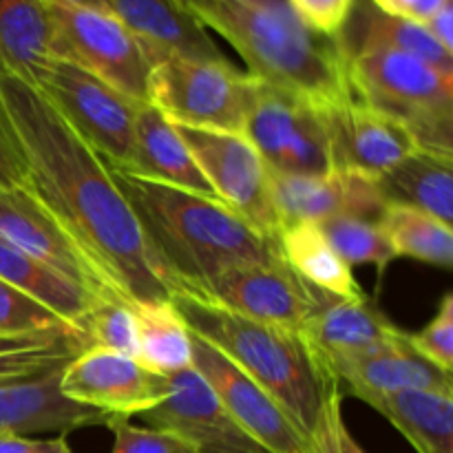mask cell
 <instances>
[{"instance_id": "6da1fadb", "label": "cell", "mask_w": 453, "mask_h": 453, "mask_svg": "<svg viewBox=\"0 0 453 453\" xmlns=\"http://www.w3.org/2000/svg\"><path fill=\"white\" fill-rule=\"evenodd\" d=\"M0 111L25 159L27 186L115 290L133 305L168 303L171 283L104 159L25 80L0 75Z\"/></svg>"}, {"instance_id": "7a4b0ae2", "label": "cell", "mask_w": 453, "mask_h": 453, "mask_svg": "<svg viewBox=\"0 0 453 453\" xmlns=\"http://www.w3.org/2000/svg\"><path fill=\"white\" fill-rule=\"evenodd\" d=\"M203 29L228 40L250 78L317 109L354 100L349 56L341 35L305 25L288 0H175Z\"/></svg>"}, {"instance_id": "3957f363", "label": "cell", "mask_w": 453, "mask_h": 453, "mask_svg": "<svg viewBox=\"0 0 453 453\" xmlns=\"http://www.w3.org/2000/svg\"><path fill=\"white\" fill-rule=\"evenodd\" d=\"M109 171L173 295L197 292L234 265L281 259L277 239L261 234L219 199L157 184L122 168Z\"/></svg>"}, {"instance_id": "277c9868", "label": "cell", "mask_w": 453, "mask_h": 453, "mask_svg": "<svg viewBox=\"0 0 453 453\" xmlns=\"http://www.w3.org/2000/svg\"><path fill=\"white\" fill-rule=\"evenodd\" d=\"M171 303L195 336L219 349L261 385L310 441L336 380L323 370L299 332L250 321L184 292L173 295Z\"/></svg>"}, {"instance_id": "5b68a950", "label": "cell", "mask_w": 453, "mask_h": 453, "mask_svg": "<svg viewBox=\"0 0 453 453\" xmlns=\"http://www.w3.org/2000/svg\"><path fill=\"white\" fill-rule=\"evenodd\" d=\"M358 100L396 118L425 153L453 157V69L389 49L349 53Z\"/></svg>"}, {"instance_id": "8992f818", "label": "cell", "mask_w": 453, "mask_h": 453, "mask_svg": "<svg viewBox=\"0 0 453 453\" xmlns=\"http://www.w3.org/2000/svg\"><path fill=\"white\" fill-rule=\"evenodd\" d=\"M252 84L255 80L234 69L226 58L153 56L149 102L177 127L243 135Z\"/></svg>"}, {"instance_id": "52a82bcc", "label": "cell", "mask_w": 453, "mask_h": 453, "mask_svg": "<svg viewBox=\"0 0 453 453\" xmlns=\"http://www.w3.org/2000/svg\"><path fill=\"white\" fill-rule=\"evenodd\" d=\"M53 58L80 66L135 102H149L150 49L111 12L47 4Z\"/></svg>"}, {"instance_id": "ba28073f", "label": "cell", "mask_w": 453, "mask_h": 453, "mask_svg": "<svg viewBox=\"0 0 453 453\" xmlns=\"http://www.w3.org/2000/svg\"><path fill=\"white\" fill-rule=\"evenodd\" d=\"M34 87L109 166L131 168L135 113L142 102L58 58L44 65Z\"/></svg>"}, {"instance_id": "9c48e42d", "label": "cell", "mask_w": 453, "mask_h": 453, "mask_svg": "<svg viewBox=\"0 0 453 453\" xmlns=\"http://www.w3.org/2000/svg\"><path fill=\"white\" fill-rule=\"evenodd\" d=\"M243 135L259 150L270 171L290 175L332 171L326 111L259 80L252 84Z\"/></svg>"}, {"instance_id": "30bf717a", "label": "cell", "mask_w": 453, "mask_h": 453, "mask_svg": "<svg viewBox=\"0 0 453 453\" xmlns=\"http://www.w3.org/2000/svg\"><path fill=\"white\" fill-rule=\"evenodd\" d=\"M177 127V124H175ZM181 140L202 168L224 206L270 239L281 233L273 199V177L259 150L242 133L177 127Z\"/></svg>"}, {"instance_id": "8fae6325", "label": "cell", "mask_w": 453, "mask_h": 453, "mask_svg": "<svg viewBox=\"0 0 453 453\" xmlns=\"http://www.w3.org/2000/svg\"><path fill=\"white\" fill-rule=\"evenodd\" d=\"M184 295L206 299L250 321L295 332H301L327 296H334L303 281L283 259L234 265L212 277L197 292Z\"/></svg>"}, {"instance_id": "7c38bea8", "label": "cell", "mask_w": 453, "mask_h": 453, "mask_svg": "<svg viewBox=\"0 0 453 453\" xmlns=\"http://www.w3.org/2000/svg\"><path fill=\"white\" fill-rule=\"evenodd\" d=\"M0 239L100 299H124L29 186L0 190Z\"/></svg>"}, {"instance_id": "4fadbf2b", "label": "cell", "mask_w": 453, "mask_h": 453, "mask_svg": "<svg viewBox=\"0 0 453 453\" xmlns=\"http://www.w3.org/2000/svg\"><path fill=\"white\" fill-rule=\"evenodd\" d=\"M193 370L228 414L273 453H312L310 441L281 405L228 357L193 334Z\"/></svg>"}, {"instance_id": "5bb4252c", "label": "cell", "mask_w": 453, "mask_h": 453, "mask_svg": "<svg viewBox=\"0 0 453 453\" xmlns=\"http://www.w3.org/2000/svg\"><path fill=\"white\" fill-rule=\"evenodd\" d=\"M164 401L140 414L150 427L177 434L197 453H273L228 414L193 367L164 376Z\"/></svg>"}, {"instance_id": "9a60e30c", "label": "cell", "mask_w": 453, "mask_h": 453, "mask_svg": "<svg viewBox=\"0 0 453 453\" xmlns=\"http://www.w3.org/2000/svg\"><path fill=\"white\" fill-rule=\"evenodd\" d=\"M60 389L71 401L118 418L144 414L166 396L164 376L149 372L135 358L104 348L80 352L62 370Z\"/></svg>"}, {"instance_id": "2e32d148", "label": "cell", "mask_w": 453, "mask_h": 453, "mask_svg": "<svg viewBox=\"0 0 453 453\" xmlns=\"http://www.w3.org/2000/svg\"><path fill=\"white\" fill-rule=\"evenodd\" d=\"M270 177L281 230L295 224H321L339 215L379 221L388 206L374 177L361 173L332 168L323 175H290L270 171Z\"/></svg>"}, {"instance_id": "e0dca14e", "label": "cell", "mask_w": 453, "mask_h": 453, "mask_svg": "<svg viewBox=\"0 0 453 453\" xmlns=\"http://www.w3.org/2000/svg\"><path fill=\"white\" fill-rule=\"evenodd\" d=\"M332 168L374 177L396 166L416 149L414 137L392 115L363 100L343 102L326 111Z\"/></svg>"}, {"instance_id": "ac0fdd59", "label": "cell", "mask_w": 453, "mask_h": 453, "mask_svg": "<svg viewBox=\"0 0 453 453\" xmlns=\"http://www.w3.org/2000/svg\"><path fill=\"white\" fill-rule=\"evenodd\" d=\"M65 370V367H62ZM62 370L0 383V434H71L87 427L109 429L118 416L75 403L60 389Z\"/></svg>"}, {"instance_id": "d6986e66", "label": "cell", "mask_w": 453, "mask_h": 453, "mask_svg": "<svg viewBox=\"0 0 453 453\" xmlns=\"http://www.w3.org/2000/svg\"><path fill=\"white\" fill-rule=\"evenodd\" d=\"M299 334L327 372L334 363L405 339L407 332L394 326L365 295L361 299L327 296Z\"/></svg>"}, {"instance_id": "ffe728a7", "label": "cell", "mask_w": 453, "mask_h": 453, "mask_svg": "<svg viewBox=\"0 0 453 453\" xmlns=\"http://www.w3.org/2000/svg\"><path fill=\"white\" fill-rule=\"evenodd\" d=\"M327 374L339 385H345V389L358 401L407 389L453 394L451 374L418 357L407 343V336L370 349L361 357L334 363Z\"/></svg>"}, {"instance_id": "44dd1931", "label": "cell", "mask_w": 453, "mask_h": 453, "mask_svg": "<svg viewBox=\"0 0 453 453\" xmlns=\"http://www.w3.org/2000/svg\"><path fill=\"white\" fill-rule=\"evenodd\" d=\"M128 173L157 184L217 199L175 124L150 102H142L137 106Z\"/></svg>"}, {"instance_id": "7402d4cb", "label": "cell", "mask_w": 453, "mask_h": 453, "mask_svg": "<svg viewBox=\"0 0 453 453\" xmlns=\"http://www.w3.org/2000/svg\"><path fill=\"white\" fill-rule=\"evenodd\" d=\"M122 20L153 56H181L193 60H224L208 31L175 0H109Z\"/></svg>"}, {"instance_id": "603a6c76", "label": "cell", "mask_w": 453, "mask_h": 453, "mask_svg": "<svg viewBox=\"0 0 453 453\" xmlns=\"http://www.w3.org/2000/svg\"><path fill=\"white\" fill-rule=\"evenodd\" d=\"M0 279L16 290L25 292L34 301H38L40 305L51 310L62 323L80 332H84V323H87L93 308L100 301H106L88 292L87 288L73 283L71 279L62 277L49 265L35 261L34 257L25 255L3 239H0Z\"/></svg>"}, {"instance_id": "cb8c5ba5", "label": "cell", "mask_w": 453, "mask_h": 453, "mask_svg": "<svg viewBox=\"0 0 453 453\" xmlns=\"http://www.w3.org/2000/svg\"><path fill=\"white\" fill-rule=\"evenodd\" d=\"M53 22L42 0H0V75L35 84L53 58Z\"/></svg>"}, {"instance_id": "d4e9b609", "label": "cell", "mask_w": 453, "mask_h": 453, "mask_svg": "<svg viewBox=\"0 0 453 453\" xmlns=\"http://www.w3.org/2000/svg\"><path fill=\"white\" fill-rule=\"evenodd\" d=\"M418 453H453V394L407 389L365 398Z\"/></svg>"}, {"instance_id": "484cf974", "label": "cell", "mask_w": 453, "mask_h": 453, "mask_svg": "<svg viewBox=\"0 0 453 453\" xmlns=\"http://www.w3.org/2000/svg\"><path fill=\"white\" fill-rule=\"evenodd\" d=\"M341 42H343L348 56L354 51H363V49H389V51L420 58V60L442 66V69H453V53L445 51L436 42L427 27L420 22L385 16L367 0L354 3L352 16H349L345 29L341 31Z\"/></svg>"}, {"instance_id": "4316f807", "label": "cell", "mask_w": 453, "mask_h": 453, "mask_svg": "<svg viewBox=\"0 0 453 453\" xmlns=\"http://www.w3.org/2000/svg\"><path fill=\"white\" fill-rule=\"evenodd\" d=\"M385 203L418 208L445 224L453 219L451 157L414 150L376 180Z\"/></svg>"}, {"instance_id": "83f0119b", "label": "cell", "mask_w": 453, "mask_h": 453, "mask_svg": "<svg viewBox=\"0 0 453 453\" xmlns=\"http://www.w3.org/2000/svg\"><path fill=\"white\" fill-rule=\"evenodd\" d=\"M277 243L281 259L310 286L341 299L365 296L352 268L336 255L319 224L288 226L279 233Z\"/></svg>"}, {"instance_id": "f1b7e54d", "label": "cell", "mask_w": 453, "mask_h": 453, "mask_svg": "<svg viewBox=\"0 0 453 453\" xmlns=\"http://www.w3.org/2000/svg\"><path fill=\"white\" fill-rule=\"evenodd\" d=\"M88 348V336L69 326L0 336V383L62 370Z\"/></svg>"}, {"instance_id": "f546056e", "label": "cell", "mask_w": 453, "mask_h": 453, "mask_svg": "<svg viewBox=\"0 0 453 453\" xmlns=\"http://www.w3.org/2000/svg\"><path fill=\"white\" fill-rule=\"evenodd\" d=\"M140 349L137 363L157 376H173L193 367V332L175 305H135Z\"/></svg>"}, {"instance_id": "4dcf8cb0", "label": "cell", "mask_w": 453, "mask_h": 453, "mask_svg": "<svg viewBox=\"0 0 453 453\" xmlns=\"http://www.w3.org/2000/svg\"><path fill=\"white\" fill-rule=\"evenodd\" d=\"M394 257L423 261L436 268H451L453 230L429 212L401 203H388L379 219Z\"/></svg>"}, {"instance_id": "1f68e13d", "label": "cell", "mask_w": 453, "mask_h": 453, "mask_svg": "<svg viewBox=\"0 0 453 453\" xmlns=\"http://www.w3.org/2000/svg\"><path fill=\"white\" fill-rule=\"evenodd\" d=\"M319 228L323 230L330 246L349 268L374 265L383 274L388 265L396 259L379 221L354 215H339L321 221Z\"/></svg>"}, {"instance_id": "d6a6232c", "label": "cell", "mask_w": 453, "mask_h": 453, "mask_svg": "<svg viewBox=\"0 0 453 453\" xmlns=\"http://www.w3.org/2000/svg\"><path fill=\"white\" fill-rule=\"evenodd\" d=\"M91 348H104L137 361L140 334H137L135 305L122 299H106L93 308L84 323Z\"/></svg>"}, {"instance_id": "836d02e7", "label": "cell", "mask_w": 453, "mask_h": 453, "mask_svg": "<svg viewBox=\"0 0 453 453\" xmlns=\"http://www.w3.org/2000/svg\"><path fill=\"white\" fill-rule=\"evenodd\" d=\"M407 343L418 357L451 374L453 370V295L442 296L432 321L420 332L407 334Z\"/></svg>"}, {"instance_id": "e575fe53", "label": "cell", "mask_w": 453, "mask_h": 453, "mask_svg": "<svg viewBox=\"0 0 453 453\" xmlns=\"http://www.w3.org/2000/svg\"><path fill=\"white\" fill-rule=\"evenodd\" d=\"M53 326H66V323H62L51 310L0 279V336L25 334Z\"/></svg>"}, {"instance_id": "d590c367", "label": "cell", "mask_w": 453, "mask_h": 453, "mask_svg": "<svg viewBox=\"0 0 453 453\" xmlns=\"http://www.w3.org/2000/svg\"><path fill=\"white\" fill-rule=\"evenodd\" d=\"M312 453H365L343 420V389L336 383L327 394L323 410L319 414L317 427L310 434Z\"/></svg>"}, {"instance_id": "8d00e7d4", "label": "cell", "mask_w": 453, "mask_h": 453, "mask_svg": "<svg viewBox=\"0 0 453 453\" xmlns=\"http://www.w3.org/2000/svg\"><path fill=\"white\" fill-rule=\"evenodd\" d=\"M113 449L111 453H197L184 438L157 427H137L131 418H119L111 425Z\"/></svg>"}, {"instance_id": "74e56055", "label": "cell", "mask_w": 453, "mask_h": 453, "mask_svg": "<svg viewBox=\"0 0 453 453\" xmlns=\"http://www.w3.org/2000/svg\"><path fill=\"white\" fill-rule=\"evenodd\" d=\"M357 0H288L296 16L323 35H341Z\"/></svg>"}, {"instance_id": "f35d334b", "label": "cell", "mask_w": 453, "mask_h": 453, "mask_svg": "<svg viewBox=\"0 0 453 453\" xmlns=\"http://www.w3.org/2000/svg\"><path fill=\"white\" fill-rule=\"evenodd\" d=\"M27 184V166L13 140L9 124L0 111V190Z\"/></svg>"}, {"instance_id": "ab89813d", "label": "cell", "mask_w": 453, "mask_h": 453, "mask_svg": "<svg viewBox=\"0 0 453 453\" xmlns=\"http://www.w3.org/2000/svg\"><path fill=\"white\" fill-rule=\"evenodd\" d=\"M367 3L379 9L380 13H385V16L403 18V20L425 25L429 18L436 16L451 0H367Z\"/></svg>"}, {"instance_id": "60d3db41", "label": "cell", "mask_w": 453, "mask_h": 453, "mask_svg": "<svg viewBox=\"0 0 453 453\" xmlns=\"http://www.w3.org/2000/svg\"><path fill=\"white\" fill-rule=\"evenodd\" d=\"M0 453H73L66 445L65 436L29 438L20 434H0Z\"/></svg>"}, {"instance_id": "b9f144b4", "label": "cell", "mask_w": 453, "mask_h": 453, "mask_svg": "<svg viewBox=\"0 0 453 453\" xmlns=\"http://www.w3.org/2000/svg\"><path fill=\"white\" fill-rule=\"evenodd\" d=\"M425 27H427L429 34L436 38V42L441 44L445 51L453 53V4L451 3L445 4L436 16L429 18V20L425 22Z\"/></svg>"}, {"instance_id": "7bdbcfd3", "label": "cell", "mask_w": 453, "mask_h": 453, "mask_svg": "<svg viewBox=\"0 0 453 453\" xmlns=\"http://www.w3.org/2000/svg\"><path fill=\"white\" fill-rule=\"evenodd\" d=\"M44 4H65V7H84V9H100V12H111L109 0H42ZM113 13V12H111Z\"/></svg>"}, {"instance_id": "ee69618b", "label": "cell", "mask_w": 453, "mask_h": 453, "mask_svg": "<svg viewBox=\"0 0 453 453\" xmlns=\"http://www.w3.org/2000/svg\"><path fill=\"white\" fill-rule=\"evenodd\" d=\"M357 3H358V0H357Z\"/></svg>"}]
</instances>
